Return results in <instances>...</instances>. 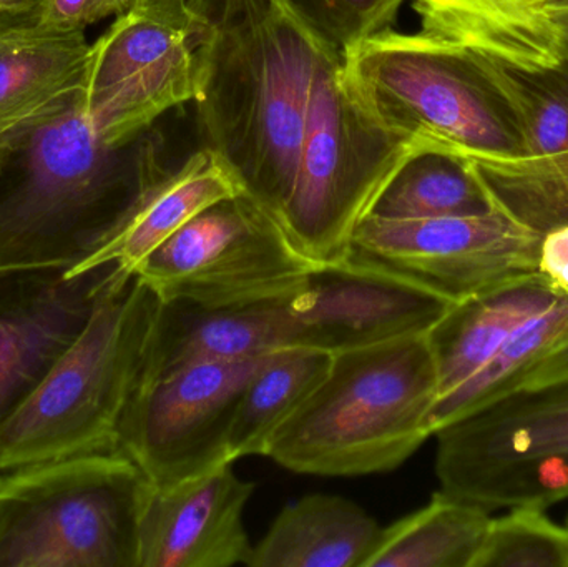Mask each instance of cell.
I'll list each match as a JSON object with an SVG mask.
<instances>
[{"label":"cell","mask_w":568,"mask_h":567,"mask_svg":"<svg viewBox=\"0 0 568 567\" xmlns=\"http://www.w3.org/2000/svg\"><path fill=\"white\" fill-rule=\"evenodd\" d=\"M255 485L232 465L170 486H153L139 528V567L245 565L252 543L243 515Z\"/></svg>","instance_id":"5bb4252c"},{"label":"cell","mask_w":568,"mask_h":567,"mask_svg":"<svg viewBox=\"0 0 568 567\" xmlns=\"http://www.w3.org/2000/svg\"><path fill=\"white\" fill-rule=\"evenodd\" d=\"M89 53L83 32L36 22L0 33V173L33 130L82 95Z\"/></svg>","instance_id":"9a60e30c"},{"label":"cell","mask_w":568,"mask_h":567,"mask_svg":"<svg viewBox=\"0 0 568 567\" xmlns=\"http://www.w3.org/2000/svg\"><path fill=\"white\" fill-rule=\"evenodd\" d=\"M139 196L109 240L70 275L116 263L135 273L163 242L206 206L242 193L232 173L209 149L190 155L182 165L163 170L153 156H140Z\"/></svg>","instance_id":"2e32d148"},{"label":"cell","mask_w":568,"mask_h":567,"mask_svg":"<svg viewBox=\"0 0 568 567\" xmlns=\"http://www.w3.org/2000/svg\"><path fill=\"white\" fill-rule=\"evenodd\" d=\"M567 49L568 0H546L527 20L506 59L497 62L523 69H542L559 63Z\"/></svg>","instance_id":"83f0119b"},{"label":"cell","mask_w":568,"mask_h":567,"mask_svg":"<svg viewBox=\"0 0 568 567\" xmlns=\"http://www.w3.org/2000/svg\"><path fill=\"white\" fill-rule=\"evenodd\" d=\"M115 270L0 276V428L82 332Z\"/></svg>","instance_id":"4fadbf2b"},{"label":"cell","mask_w":568,"mask_h":567,"mask_svg":"<svg viewBox=\"0 0 568 567\" xmlns=\"http://www.w3.org/2000/svg\"><path fill=\"white\" fill-rule=\"evenodd\" d=\"M213 0H135L132 10L179 29L202 30Z\"/></svg>","instance_id":"f546056e"},{"label":"cell","mask_w":568,"mask_h":567,"mask_svg":"<svg viewBox=\"0 0 568 567\" xmlns=\"http://www.w3.org/2000/svg\"><path fill=\"white\" fill-rule=\"evenodd\" d=\"M568 382V296L520 326L500 352L447 398L434 405L430 433L479 408L484 403L523 389Z\"/></svg>","instance_id":"d6986e66"},{"label":"cell","mask_w":568,"mask_h":567,"mask_svg":"<svg viewBox=\"0 0 568 567\" xmlns=\"http://www.w3.org/2000/svg\"><path fill=\"white\" fill-rule=\"evenodd\" d=\"M343 57L389 30L406 0H290Z\"/></svg>","instance_id":"4316f807"},{"label":"cell","mask_w":568,"mask_h":567,"mask_svg":"<svg viewBox=\"0 0 568 567\" xmlns=\"http://www.w3.org/2000/svg\"><path fill=\"white\" fill-rule=\"evenodd\" d=\"M494 212L496 203L466 155L444 146L420 145L387 180L367 215L417 220Z\"/></svg>","instance_id":"ffe728a7"},{"label":"cell","mask_w":568,"mask_h":567,"mask_svg":"<svg viewBox=\"0 0 568 567\" xmlns=\"http://www.w3.org/2000/svg\"><path fill=\"white\" fill-rule=\"evenodd\" d=\"M150 488L120 452L0 473V567H139Z\"/></svg>","instance_id":"5b68a950"},{"label":"cell","mask_w":568,"mask_h":567,"mask_svg":"<svg viewBox=\"0 0 568 567\" xmlns=\"http://www.w3.org/2000/svg\"><path fill=\"white\" fill-rule=\"evenodd\" d=\"M490 513L444 492L413 515L383 528L366 567H474Z\"/></svg>","instance_id":"7402d4cb"},{"label":"cell","mask_w":568,"mask_h":567,"mask_svg":"<svg viewBox=\"0 0 568 567\" xmlns=\"http://www.w3.org/2000/svg\"><path fill=\"white\" fill-rule=\"evenodd\" d=\"M454 302L381 263L351 252L320 266L287 296L290 346L339 353L399 336L424 335Z\"/></svg>","instance_id":"7c38bea8"},{"label":"cell","mask_w":568,"mask_h":567,"mask_svg":"<svg viewBox=\"0 0 568 567\" xmlns=\"http://www.w3.org/2000/svg\"><path fill=\"white\" fill-rule=\"evenodd\" d=\"M265 356L186 363L139 379L120 423L116 452L129 456L153 486L233 465V419Z\"/></svg>","instance_id":"9c48e42d"},{"label":"cell","mask_w":568,"mask_h":567,"mask_svg":"<svg viewBox=\"0 0 568 567\" xmlns=\"http://www.w3.org/2000/svg\"><path fill=\"white\" fill-rule=\"evenodd\" d=\"M483 60L523 123L524 159L568 152V49L559 63L542 69L507 65L487 57Z\"/></svg>","instance_id":"d4e9b609"},{"label":"cell","mask_w":568,"mask_h":567,"mask_svg":"<svg viewBox=\"0 0 568 567\" xmlns=\"http://www.w3.org/2000/svg\"><path fill=\"white\" fill-rule=\"evenodd\" d=\"M437 392L427 333L334 353L326 378L276 433L268 456L304 475L393 472L433 436Z\"/></svg>","instance_id":"7a4b0ae2"},{"label":"cell","mask_w":568,"mask_h":567,"mask_svg":"<svg viewBox=\"0 0 568 567\" xmlns=\"http://www.w3.org/2000/svg\"><path fill=\"white\" fill-rule=\"evenodd\" d=\"M45 0H0V33L37 22Z\"/></svg>","instance_id":"1f68e13d"},{"label":"cell","mask_w":568,"mask_h":567,"mask_svg":"<svg viewBox=\"0 0 568 567\" xmlns=\"http://www.w3.org/2000/svg\"><path fill=\"white\" fill-rule=\"evenodd\" d=\"M333 353L323 350H276L265 356L245 386L232 432L230 458L268 456L280 428L326 378Z\"/></svg>","instance_id":"44dd1931"},{"label":"cell","mask_w":568,"mask_h":567,"mask_svg":"<svg viewBox=\"0 0 568 567\" xmlns=\"http://www.w3.org/2000/svg\"><path fill=\"white\" fill-rule=\"evenodd\" d=\"M196 97L205 149L280 225L326 39L290 0H213Z\"/></svg>","instance_id":"6da1fadb"},{"label":"cell","mask_w":568,"mask_h":567,"mask_svg":"<svg viewBox=\"0 0 568 567\" xmlns=\"http://www.w3.org/2000/svg\"><path fill=\"white\" fill-rule=\"evenodd\" d=\"M344 65L357 95L394 132L464 155L526 156L517 110L477 53L389 29Z\"/></svg>","instance_id":"277c9868"},{"label":"cell","mask_w":568,"mask_h":567,"mask_svg":"<svg viewBox=\"0 0 568 567\" xmlns=\"http://www.w3.org/2000/svg\"><path fill=\"white\" fill-rule=\"evenodd\" d=\"M135 0H45L37 27L52 33L83 32L90 23L110 16H122Z\"/></svg>","instance_id":"f1b7e54d"},{"label":"cell","mask_w":568,"mask_h":567,"mask_svg":"<svg viewBox=\"0 0 568 567\" xmlns=\"http://www.w3.org/2000/svg\"><path fill=\"white\" fill-rule=\"evenodd\" d=\"M546 0H413L420 32L504 60L527 20Z\"/></svg>","instance_id":"cb8c5ba5"},{"label":"cell","mask_w":568,"mask_h":567,"mask_svg":"<svg viewBox=\"0 0 568 567\" xmlns=\"http://www.w3.org/2000/svg\"><path fill=\"white\" fill-rule=\"evenodd\" d=\"M559 295L537 272L454 303L427 333L439 379L436 403L463 388L520 326L546 312Z\"/></svg>","instance_id":"e0dca14e"},{"label":"cell","mask_w":568,"mask_h":567,"mask_svg":"<svg viewBox=\"0 0 568 567\" xmlns=\"http://www.w3.org/2000/svg\"><path fill=\"white\" fill-rule=\"evenodd\" d=\"M314 265L248 196H229L193 216L136 270L162 303L220 310L284 298Z\"/></svg>","instance_id":"ba28073f"},{"label":"cell","mask_w":568,"mask_h":567,"mask_svg":"<svg viewBox=\"0 0 568 567\" xmlns=\"http://www.w3.org/2000/svg\"><path fill=\"white\" fill-rule=\"evenodd\" d=\"M434 438L446 495L489 513L568 499V382L484 403Z\"/></svg>","instance_id":"52a82bcc"},{"label":"cell","mask_w":568,"mask_h":567,"mask_svg":"<svg viewBox=\"0 0 568 567\" xmlns=\"http://www.w3.org/2000/svg\"><path fill=\"white\" fill-rule=\"evenodd\" d=\"M567 528H568V523H567Z\"/></svg>","instance_id":"d6a6232c"},{"label":"cell","mask_w":568,"mask_h":567,"mask_svg":"<svg viewBox=\"0 0 568 567\" xmlns=\"http://www.w3.org/2000/svg\"><path fill=\"white\" fill-rule=\"evenodd\" d=\"M540 240L542 233L500 210L417 220L366 215L351 249L459 303L539 272Z\"/></svg>","instance_id":"30bf717a"},{"label":"cell","mask_w":568,"mask_h":567,"mask_svg":"<svg viewBox=\"0 0 568 567\" xmlns=\"http://www.w3.org/2000/svg\"><path fill=\"white\" fill-rule=\"evenodd\" d=\"M490 519L474 567H568V528L537 506H514Z\"/></svg>","instance_id":"484cf974"},{"label":"cell","mask_w":568,"mask_h":567,"mask_svg":"<svg viewBox=\"0 0 568 567\" xmlns=\"http://www.w3.org/2000/svg\"><path fill=\"white\" fill-rule=\"evenodd\" d=\"M539 273L557 292L568 296V223L542 233Z\"/></svg>","instance_id":"4dcf8cb0"},{"label":"cell","mask_w":568,"mask_h":567,"mask_svg":"<svg viewBox=\"0 0 568 567\" xmlns=\"http://www.w3.org/2000/svg\"><path fill=\"white\" fill-rule=\"evenodd\" d=\"M162 300L116 265L89 322L0 428V473L119 448Z\"/></svg>","instance_id":"3957f363"},{"label":"cell","mask_w":568,"mask_h":567,"mask_svg":"<svg viewBox=\"0 0 568 567\" xmlns=\"http://www.w3.org/2000/svg\"><path fill=\"white\" fill-rule=\"evenodd\" d=\"M466 156L510 219L539 233L568 223V152L546 159Z\"/></svg>","instance_id":"603a6c76"},{"label":"cell","mask_w":568,"mask_h":567,"mask_svg":"<svg viewBox=\"0 0 568 567\" xmlns=\"http://www.w3.org/2000/svg\"><path fill=\"white\" fill-rule=\"evenodd\" d=\"M381 533L376 519L349 499L306 496L280 513L245 566L366 567Z\"/></svg>","instance_id":"ac0fdd59"},{"label":"cell","mask_w":568,"mask_h":567,"mask_svg":"<svg viewBox=\"0 0 568 567\" xmlns=\"http://www.w3.org/2000/svg\"><path fill=\"white\" fill-rule=\"evenodd\" d=\"M426 143L384 125L361 100L333 45L317 63L293 190L280 226L314 265L343 262L376 196Z\"/></svg>","instance_id":"8992f818"},{"label":"cell","mask_w":568,"mask_h":567,"mask_svg":"<svg viewBox=\"0 0 568 567\" xmlns=\"http://www.w3.org/2000/svg\"><path fill=\"white\" fill-rule=\"evenodd\" d=\"M203 37L205 29H179L130 9L90 45L82 107L106 150L126 145L163 113L196 100Z\"/></svg>","instance_id":"8fae6325"}]
</instances>
